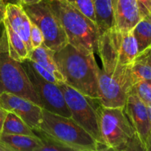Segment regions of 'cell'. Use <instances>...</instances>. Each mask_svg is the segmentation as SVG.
<instances>
[{
  "label": "cell",
  "mask_w": 151,
  "mask_h": 151,
  "mask_svg": "<svg viewBox=\"0 0 151 151\" xmlns=\"http://www.w3.org/2000/svg\"><path fill=\"white\" fill-rule=\"evenodd\" d=\"M30 43L32 49L40 47L44 43V35L42 32L35 24L31 22Z\"/></svg>",
  "instance_id": "cell-24"
},
{
  "label": "cell",
  "mask_w": 151,
  "mask_h": 151,
  "mask_svg": "<svg viewBox=\"0 0 151 151\" xmlns=\"http://www.w3.org/2000/svg\"><path fill=\"white\" fill-rule=\"evenodd\" d=\"M1 134L36 136L33 130L22 118L10 111H7L6 115Z\"/></svg>",
  "instance_id": "cell-19"
},
{
  "label": "cell",
  "mask_w": 151,
  "mask_h": 151,
  "mask_svg": "<svg viewBox=\"0 0 151 151\" xmlns=\"http://www.w3.org/2000/svg\"><path fill=\"white\" fill-rule=\"evenodd\" d=\"M0 151H12V150L8 146H7L4 143H3L2 142L0 141Z\"/></svg>",
  "instance_id": "cell-31"
},
{
  "label": "cell",
  "mask_w": 151,
  "mask_h": 151,
  "mask_svg": "<svg viewBox=\"0 0 151 151\" xmlns=\"http://www.w3.org/2000/svg\"><path fill=\"white\" fill-rule=\"evenodd\" d=\"M18 3L21 4H32L35 3H38L41 0H17Z\"/></svg>",
  "instance_id": "cell-30"
},
{
  "label": "cell",
  "mask_w": 151,
  "mask_h": 151,
  "mask_svg": "<svg viewBox=\"0 0 151 151\" xmlns=\"http://www.w3.org/2000/svg\"><path fill=\"white\" fill-rule=\"evenodd\" d=\"M95 10L96 21L100 34L114 27V16L111 0H92Z\"/></svg>",
  "instance_id": "cell-18"
},
{
  "label": "cell",
  "mask_w": 151,
  "mask_h": 151,
  "mask_svg": "<svg viewBox=\"0 0 151 151\" xmlns=\"http://www.w3.org/2000/svg\"><path fill=\"white\" fill-rule=\"evenodd\" d=\"M5 19L13 30L23 40L29 52L32 50L30 43L31 21L22 4L7 2L6 4Z\"/></svg>",
  "instance_id": "cell-14"
},
{
  "label": "cell",
  "mask_w": 151,
  "mask_h": 151,
  "mask_svg": "<svg viewBox=\"0 0 151 151\" xmlns=\"http://www.w3.org/2000/svg\"><path fill=\"white\" fill-rule=\"evenodd\" d=\"M147 81V83H149V85H150V86L151 88V80H149V81Z\"/></svg>",
  "instance_id": "cell-35"
},
{
  "label": "cell",
  "mask_w": 151,
  "mask_h": 151,
  "mask_svg": "<svg viewBox=\"0 0 151 151\" xmlns=\"http://www.w3.org/2000/svg\"><path fill=\"white\" fill-rule=\"evenodd\" d=\"M7 111H5L4 109L0 107V134H1V131H2L3 125H4V119H5L6 115H7Z\"/></svg>",
  "instance_id": "cell-29"
},
{
  "label": "cell",
  "mask_w": 151,
  "mask_h": 151,
  "mask_svg": "<svg viewBox=\"0 0 151 151\" xmlns=\"http://www.w3.org/2000/svg\"><path fill=\"white\" fill-rule=\"evenodd\" d=\"M58 86L63 93L71 117L89 133L97 142L104 144L97 111L98 100L84 95L64 82L58 83Z\"/></svg>",
  "instance_id": "cell-8"
},
{
  "label": "cell",
  "mask_w": 151,
  "mask_h": 151,
  "mask_svg": "<svg viewBox=\"0 0 151 151\" xmlns=\"http://www.w3.org/2000/svg\"><path fill=\"white\" fill-rule=\"evenodd\" d=\"M146 17H147L149 19H150V20L151 21V10H150V13H149V15L147 16H146Z\"/></svg>",
  "instance_id": "cell-34"
},
{
  "label": "cell",
  "mask_w": 151,
  "mask_h": 151,
  "mask_svg": "<svg viewBox=\"0 0 151 151\" xmlns=\"http://www.w3.org/2000/svg\"><path fill=\"white\" fill-rule=\"evenodd\" d=\"M146 106H147V114H148L149 120H150V126H151V103H148V104H146Z\"/></svg>",
  "instance_id": "cell-32"
},
{
  "label": "cell",
  "mask_w": 151,
  "mask_h": 151,
  "mask_svg": "<svg viewBox=\"0 0 151 151\" xmlns=\"http://www.w3.org/2000/svg\"><path fill=\"white\" fill-rule=\"evenodd\" d=\"M54 54L55 52L43 44L37 48L32 49L28 54L27 58L48 70L56 78L58 83L65 82L63 76L55 60Z\"/></svg>",
  "instance_id": "cell-15"
},
{
  "label": "cell",
  "mask_w": 151,
  "mask_h": 151,
  "mask_svg": "<svg viewBox=\"0 0 151 151\" xmlns=\"http://www.w3.org/2000/svg\"><path fill=\"white\" fill-rule=\"evenodd\" d=\"M138 54V45L132 31L123 32L114 27L100 34L97 55L102 64L131 65Z\"/></svg>",
  "instance_id": "cell-7"
},
{
  "label": "cell",
  "mask_w": 151,
  "mask_h": 151,
  "mask_svg": "<svg viewBox=\"0 0 151 151\" xmlns=\"http://www.w3.org/2000/svg\"><path fill=\"white\" fill-rule=\"evenodd\" d=\"M3 24L7 34L10 55L17 61L22 62L24 60L27 58L29 54L24 42L22 38L13 30L6 19H4Z\"/></svg>",
  "instance_id": "cell-17"
},
{
  "label": "cell",
  "mask_w": 151,
  "mask_h": 151,
  "mask_svg": "<svg viewBox=\"0 0 151 151\" xmlns=\"http://www.w3.org/2000/svg\"><path fill=\"white\" fill-rule=\"evenodd\" d=\"M54 58L64 83L84 95L98 100L100 67L94 54L84 55L68 44L55 52Z\"/></svg>",
  "instance_id": "cell-1"
},
{
  "label": "cell",
  "mask_w": 151,
  "mask_h": 151,
  "mask_svg": "<svg viewBox=\"0 0 151 151\" xmlns=\"http://www.w3.org/2000/svg\"><path fill=\"white\" fill-rule=\"evenodd\" d=\"M32 23L39 27L44 35L43 44L56 52L68 42L65 31L54 12L45 0L32 4H22Z\"/></svg>",
  "instance_id": "cell-9"
},
{
  "label": "cell",
  "mask_w": 151,
  "mask_h": 151,
  "mask_svg": "<svg viewBox=\"0 0 151 151\" xmlns=\"http://www.w3.org/2000/svg\"><path fill=\"white\" fill-rule=\"evenodd\" d=\"M38 130L67 150L97 151V142L72 117L42 109Z\"/></svg>",
  "instance_id": "cell-4"
},
{
  "label": "cell",
  "mask_w": 151,
  "mask_h": 151,
  "mask_svg": "<svg viewBox=\"0 0 151 151\" xmlns=\"http://www.w3.org/2000/svg\"><path fill=\"white\" fill-rule=\"evenodd\" d=\"M97 111L102 139L109 150L146 151L123 108L105 107L98 100Z\"/></svg>",
  "instance_id": "cell-3"
},
{
  "label": "cell",
  "mask_w": 151,
  "mask_h": 151,
  "mask_svg": "<svg viewBox=\"0 0 151 151\" xmlns=\"http://www.w3.org/2000/svg\"><path fill=\"white\" fill-rule=\"evenodd\" d=\"M147 151H151V134L148 139V141H147Z\"/></svg>",
  "instance_id": "cell-33"
},
{
  "label": "cell",
  "mask_w": 151,
  "mask_h": 151,
  "mask_svg": "<svg viewBox=\"0 0 151 151\" xmlns=\"http://www.w3.org/2000/svg\"><path fill=\"white\" fill-rule=\"evenodd\" d=\"M133 89L145 104L151 103V88L147 81L136 83L133 86Z\"/></svg>",
  "instance_id": "cell-23"
},
{
  "label": "cell",
  "mask_w": 151,
  "mask_h": 151,
  "mask_svg": "<svg viewBox=\"0 0 151 151\" xmlns=\"http://www.w3.org/2000/svg\"><path fill=\"white\" fill-rule=\"evenodd\" d=\"M37 95L42 103V108L52 113L71 117V113L64 97L58 84L43 78L25 59L21 62Z\"/></svg>",
  "instance_id": "cell-10"
},
{
  "label": "cell",
  "mask_w": 151,
  "mask_h": 151,
  "mask_svg": "<svg viewBox=\"0 0 151 151\" xmlns=\"http://www.w3.org/2000/svg\"><path fill=\"white\" fill-rule=\"evenodd\" d=\"M0 107L22 118L33 131L38 130L42 108L26 98L8 92L0 94Z\"/></svg>",
  "instance_id": "cell-11"
},
{
  "label": "cell",
  "mask_w": 151,
  "mask_h": 151,
  "mask_svg": "<svg viewBox=\"0 0 151 151\" xmlns=\"http://www.w3.org/2000/svg\"><path fill=\"white\" fill-rule=\"evenodd\" d=\"M142 18L146 17L151 10V0H137Z\"/></svg>",
  "instance_id": "cell-26"
},
{
  "label": "cell",
  "mask_w": 151,
  "mask_h": 151,
  "mask_svg": "<svg viewBox=\"0 0 151 151\" xmlns=\"http://www.w3.org/2000/svg\"><path fill=\"white\" fill-rule=\"evenodd\" d=\"M66 1L75 6L87 17L97 23L95 10H94V3H93L92 0H66Z\"/></svg>",
  "instance_id": "cell-22"
},
{
  "label": "cell",
  "mask_w": 151,
  "mask_h": 151,
  "mask_svg": "<svg viewBox=\"0 0 151 151\" xmlns=\"http://www.w3.org/2000/svg\"><path fill=\"white\" fill-rule=\"evenodd\" d=\"M114 27L131 32L142 18L137 0H111Z\"/></svg>",
  "instance_id": "cell-13"
},
{
  "label": "cell",
  "mask_w": 151,
  "mask_h": 151,
  "mask_svg": "<svg viewBox=\"0 0 151 151\" xmlns=\"http://www.w3.org/2000/svg\"><path fill=\"white\" fill-rule=\"evenodd\" d=\"M131 72L134 84L139 81L151 80V67L142 62L135 60L131 65Z\"/></svg>",
  "instance_id": "cell-21"
},
{
  "label": "cell",
  "mask_w": 151,
  "mask_h": 151,
  "mask_svg": "<svg viewBox=\"0 0 151 151\" xmlns=\"http://www.w3.org/2000/svg\"><path fill=\"white\" fill-rule=\"evenodd\" d=\"M0 141L12 151H41L43 146L37 136L1 134Z\"/></svg>",
  "instance_id": "cell-16"
},
{
  "label": "cell",
  "mask_w": 151,
  "mask_h": 151,
  "mask_svg": "<svg viewBox=\"0 0 151 151\" xmlns=\"http://www.w3.org/2000/svg\"><path fill=\"white\" fill-rule=\"evenodd\" d=\"M57 16L69 44L84 55L97 54L100 30L97 23L66 0H45Z\"/></svg>",
  "instance_id": "cell-2"
},
{
  "label": "cell",
  "mask_w": 151,
  "mask_h": 151,
  "mask_svg": "<svg viewBox=\"0 0 151 151\" xmlns=\"http://www.w3.org/2000/svg\"><path fill=\"white\" fill-rule=\"evenodd\" d=\"M131 31L137 40L139 53L150 48L151 21L148 18H142Z\"/></svg>",
  "instance_id": "cell-20"
},
{
  "label": "cell",
  "mask_w": 151,
  "mask_h": 151,
  "mask_svg": "<svg viewBox=\"0 0 151 151\" xmlns=\"http://www.w3.org/2000/svg\"><path fill=\"white\" fill-rule=\"evenodd\" d=\"M131 65H102L98 73V100L109 108H123L134 85Z\"/></svg>",
  "instance_id": "cell-6"
},
{
  "label": "cell",
  "mask_w": 151,
  "mask_h": 151,
  "mask_svg": "<svg viewBox=\"0 0 151 151\" xmlns=\"http://www.w3.org/2000/svg\"><path fill=\"white\" fill-rule=\"evenodd\" d=\"M6 4L7 3L4 0H0V24H2L5 19Z\"/></svg>",
  "instance_id": "cell-28"
},
{
  "label": "cell",
  "mask_w": 151,
  "mask_h": 151,
  "mask_svg": "<svg viewBox=\"0 0 151 151\" xmlns=\"http://www.w3.org/2000/svg\"><path fill=\"white\" fill-rule=\"evenodd\" d=\"M27 59L28 62H29V63L30 64V66H32V67L33 68V69H35V70L36 71V72H38V73L39 74V75H41L43 78H44V79L47 80V81H50V82L54 83H56V84L58 83V81L56 80V78H55V77L53 76V75H52V74L50 73L48 70H47L46 69H44V67H42L41 66H40L39 64H38V63H35V62L32 61V60H30L29 59H28V58H27Z\"/></svg>",
  "instance_id": "cell-25"
},
{
  "label": "cell",
  "mask_w": 151,
  "mask_h": 151,
  "mask_svg": "<svg viewBox=\"0 0 151 151\" xmlns=\"http://www.w3.org/2000/svg\"><path fill=\"white\" fill-rule=\"evenodd\" d=\"M0 25H1V24H0Z\"/></svg>",
  "instance_id": "cell-36"
},
{
  "label": "cell",
  "mask_w": 151,
  "mask_h": 151,
  "mask_svg": "<svg viewBox=\"0 0 151 151\" xmlns=\"http://www.w3.org/2000/svg\"><path fill=\"white\" fill-rule=\"evenodd\" d=\"M135 60L146 63V64H147L151 67V47L147 49L145 51L139 53L137 57L136 58Z\"/></svg>",
  "instance_id": "cell-27"
},
{
  "label": "cell",
  "mask_w": 151,
  "mask_h": 151,
  "mask_svg": "<svg viewBox=\"0 0 151 151\" xmlns=\"http://www.w3.org/2000/svg\"><path fill=\"white\" fill-rule=\"evenodd\" d=\"M123 109L142 144L147 151V141L151 134L147 106L136 94L133 88L128 94Z\"/></svg>",
  "instance_id": "cell-12"
},
{
  "label": "cell",
  "mask_w": 151,
  "mask_h": 151,
  "mask_svg": "<svg viewBox=\"0 0 151 151\" xmlns=\"http://www.w3.org/2000/svg\"><path fill=\"white\" fill-rule=\"evenodd\" d=\"M0 32V94L8 92L26 98L42 108L23 66L9 53L8 41L4 24ZM43 109V108H42Z\"/></svg>",
  "instance_id": "cell-5"
}]
</instances>
